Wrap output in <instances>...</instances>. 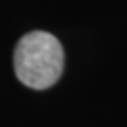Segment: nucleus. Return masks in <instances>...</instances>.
Masks as SVG:
<instances>
[{
	"mask_svg": "<svg viewBox=\"0 0 127 127\" xmlns=\"http://www.w3.org/2000/svg\"><path fill=\"white\" fill-rule=\"evenodd\" d=\"M13 66L20 83L32 89H48L63 73L64 51L55 35L35 30L18 40Z\"/></svg>",
	"mask_w": 127,
	"mask_h": 127,
	"instance_id": "f257e3e1",
	"label": "nucleus"
}]
</instances>
